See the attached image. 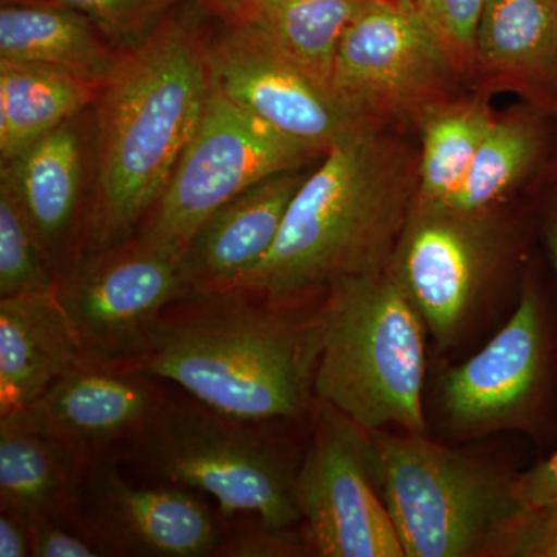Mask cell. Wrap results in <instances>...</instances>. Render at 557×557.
I'll return each mask as SVG.
<instances>
[{
	"instance_id": "31",
	"label": "cell",
	"mask_w": 557,
	"mask_h": 557,
	"mask_svg": "<svg viewBox=\"0 0 557 557\" xmlns=\"http://www.w3.org/2000/svg\"><path fill=\"white\" fill-rule=\"evenodd\" d=\"M298 547L285 537V531L270 530L260 525L258 530L223 533L215 556L265 557L296 555Z\"/></svg>"
},
{
	"instance_id": "11",
	"label": "cell",
	"mask_w": 557,
	"mask_h": 557,
	"mask_svg": "<svg viewBox=\"0 0 557 557\" xmlns=\"http://www.w3.org/2000/svg\"><path fill=\"white\" fill-rule=\"evenodd\" d=\"M500 249L493 212L472 214L416 200L386 273L445 347L471 314Z\"/></svg>"
},
{
	"instance_id": "33",
	"label": "cell",
	"mask_w": 557,
	"mask_h": 557,
	"mask_svg": "<svg viewBox=\"0 0 557 557\" xmlns=\"http://www.w3.org/2000/svg\"><path fill=\"white\" fill-rule=\"evenodd\" d=\"M32 556L30 525L28 519L2 508L0 511V557Z\"/></svg>"
},
{
	"instance_id": "35",
	"label": "cell",
	"mask_w": 557,
	"mask_h": 557,
	"mask_svg": "<svg viewBox=\"0 0 557 557\" xmlns=\"http://www.w3.org/2000/svg\"><path fill=\"white\" fill-rule=\"evenodd\" d=\"M214 20L226 25H239L248 20L265 0H197Z\"/></svg>"
},
{
	"instance_id": "30",
	"label": "cell",
	"mask_w": 557,
	"mask_h": 557,
	"mask_svg": "<svg viewBox=\"0 0 557 557\" xmlns=\"http://www.w3.org/2000/svg\"><path fill=\"white\" fill-rule=\"evenodd\" d=\"M33 557L104 556L94 539L73 520L39 518L28 520Z\"/></svg>"
},
{
	"instance_id": "27",
	"label": "cell",
	"mask_w": 557,
	"mask_h": 557,
	"mask_svg": "<svg viewBox=\"0 0 557 557\" xmlns=\"http://www.w3.org/2000/svg\"><path fill=\"white\" fill-rule=\"evenodd\" d=\"M84 14L119 53L141 46L185 0H49Z\"/></svg>"
},
{
	"instance_id": "16",
	"label": "cell",
	"mask_w": 557,
	"mask_h": 557,
	"mask_svg": "<svg viewBox=\"0 0 557 557\" xmlns=\"http://www.w3.org/2000/svg\"><path fill=\"white\" fill-rule=\"evenodd\" d=\"M469 86L557 119V0H486Z\"/></svg>"
},
{
	"instance_id": "34",
	"label": "cell",
	"mask_w": 557,
	"mask_h": 557,
	"mask_svg": "<svg viewBox=\"0 0 557 557\" xmlns=\"http://www.w3.org/2000/svg\"><path fill=\"white\" fill-rule=\"evenodd\" d=\"M544 208H542V239L549 263L557 276V166L544 182Z\"/></svg>"
},
{
	"instance_id": "15",
	"label": "cell",
	"mask_w": 557,
	"mask_h": 557,
	"mask_svg": "<svg viewBox=\"0 0 557 557\" xmlns=\"http://www.w3.org/2000/svg\"><path fill=\"white\" fill-rule=\"evenodd\" d=\"M95 104L0 161L5 180L30 222L47 263L60 277L83 255L97 174Z\"/></svg>"
},
{
	"instance_id": "25",
	"label": "cell",
	"mask_w": 557,
	"mask_h": 557,
	"mask_svg": "<svg viewBox=\"0 0 557 557\" xmlns=\"http://www.w3.org/2000/svg\"><path fill=\"white\" fill-rule=\"evenodd\" d=\"M366 0H265L242 27L255 33L330 89L347 25Z\"/></svg>"
},
{
	"instance_id": "1",
	"label": "cell",
	"mask_w": 557,
	"mask_h": 557,
	"mask_svg": "<svg viewBox=\"0 0 557 557\" xmlns=\"http://www.w3.org/2000/svg\"><path fill=\"white\" fill-rule=\"evenodd\" d=\"M242 288L172 304L126 357L106 364L171 381L190 398L245 423L302 416L327 330V296L314 310Z\"/></svg>"
},
{
	"instance_id": "21",
	"label": "cell",
	"mask_w": 557,
	"mask_h": 557,
	"mask_svg": "<svg viewBox=\"0 0 557 557\" xmlns=\"http://www.w3.org/2000/svg\"><path fill=\"white\" fill-rule=\"evenodd\" d=\"M557 166V119L523 102L496 115L467 177L446 207L493 212L522 186L544 183Z\"/></svg>"
},
{
	"instance_id": "6",
	"label": "cell",
	"mask_w": 557,
	"mask_h": 557,
	"mask_svg": "<svg viewBox=\"0 0 557 557\" xmlns=\"http://www.w3.org/2000/svg\"><path fill=\"white\" fill-rule=\"evenodd\" d=\"M376 483L406 557L482 556L523 505L515 480L424 435L368 431Z\"/></svg>"
},
{
	"instance_id": "5",
	"label": "cell",
	"mask_w": 557,
	"mask_h": 557,
	"mask_svg": "<svg viewBox=\"0 0 557 557\" xmlns=\"http://www.w3.org/2000/svg\"><path fill=\"white\" fill-rule=\"evenodd\" d=\"M262 426L194 398H166L141 431L124 440V458L160 485L209 494L228 518L249 516L287 531L302 519L295 496L299 465Z\"/></svg>"
},
{
	"instance_id": "10",
	"label": "cell",
	"mask_w": 557,
	"mask_h": 557,
	"mask_svg": "<svg viewBox=\"0 0 557 557\" xmlns=\"http://www.w3.org/2000/svg\"><path fill=\"white\" fill-rule=\"evenodd\" d=\"M295 496L318 556H405L376 483L369 432L325 403H319Z\"/></svg>"
},
{
	"instance_id": "7",
	"label": "cell",
	"mask_w": 557,
	"mask_h": 557,
	"mask_svg": "<svg viewBox=\"0 0 557 557\" xmlns=\"http://www.w3.org/2000/svg\"><path fill=\"white\" fill-rule=\"evenodd\" d=\"M467 86L416 11L366 0L347 25L330 90L358 121L406 132Z\"/></svg>"
},
{
	"instance_id": "32",
	"label": "cell",
	"mask_w": 557,
	"mask_h": 557,
	"mask_svg": "<svg viewBox=\"0 0 557 557\" xmlns=\"http://www.w3.org/2000/svg\"><path fill=\"white\" fill-rule=\"evenodd\" d=\"M515 496L523 507L557 497V449L515 480Z\"/></svg>"
},
{
	"instance_id": "3",
	"label": "cell",
	"mask_w": 557,
	"mask_h": 557,
	"mask_svg": "<svg viewBox=\"0 0 557 557\" xmlns=\"http://www.w3.org/2000/svg\"><path fill=\"white\" fill-rule=\"evenodd\" d=\"M417 188L418 150L405 132L355 127L304 180L265 258L223 288L307 299L386 271Z\"/></svg>"
},
{
	"instance_id": "26",
	"label": "cell",
	"mask_w": 557,
	"mask_h": 557,
	"mask_svg": "<svg viewBox=\"0 0 557 557\" xmlns=\"http://www.w3.org/2000/svg\"><path fill=\"white\" fill-rule=\"evenodd\" d=\"M54 285L57 276L20 200L0 178V298L46 292Z\"/></svg>"
},
{
	"instance_id": "13",
	"label": "cell",
	"mask_w": 557,
	"mask_h": 557,
	"mask_svg": "<svg viewBox=\"0 0 557 557\" xmlns=\"http://www.w3.org/2000/svg\"><path fill=\"white\" fill-rule=\"evenodd\" d=\"M72 520L104 556H215L225 533L186 487L134 486L102 453L84 469Z\"/></svg>"
},
{
	"instance_id": "28",
	"label": "cell",
	"mask_w": 557,
	"mask_h": 557,
	"mask_svg": "<svg viewBox=\"0 0 557 557\" xmlns=\"http://www.w3.org/2000/svg\"><path fill=\"white\" fill-rule=\"evenodd\" d=\"M486 0H413V11L446 51L467 86L471 81L475 35Z\"/></svg>"
},
{
	"instance_id": "14",
	"label": "cell",
	"mask_w": 557,
	"mask_h": 557,
	"mask_svg": "<svg viewBox=\"0 0 557 557\" xmlns=\"http://www.w3.org/2000/svg\"><path fill=\"white\" fill-rule=\"evenodd\" d=\"M211 83L281 134L327 152L361 121L324 84L242 25L215 20L208 42Z\"/></svg>"
},
{
	"instance_id": "29",
	"label": "cell",
	"mask_w": 557,
	"mask_h": 557,
	"mask_svg": "<svg viewBox=\"0 0 557 557\" xmlns=\"http://www.w3.org/2000/svg\"><path fill=\"white\" fill-rule=\"evenodd\" d=\"M482 556L557 557V497L520 508L498 528Z\"/></svg>"
},
{
	"instance_id": "23",
	"label": "cell",
	"mask_w": 557,
	"mask_h": 557,
	"mask_svg": "<svg viewBox=\"0 0 557 557\" xmlns=\"http://www.w3.org/2000/svg\"><path fill=\"white\" fill-rule=\"evenodd\" d=\"M100 89L62 70L0 61V161L91 108Z\"/></svg>"
},
{
	"instance_id": "4",
	"label": "cell",
	"mask_w": 557,
	"mask_h": 557,
	"mask_svg": "<svg viewBox=\"0 0 557 557\" xmlns=\"http://www.w3.org/2000/svg\"><path fill=\"white\" fill-rule=\"evenodd\" d=\"M424 329L386 271L333 285L314 397L366 431L424 435Z\"/></svg>"
},
{
	"instance_id": "18",
	"label": "cell",
	"mask_w": 557,
	"mask_h": 557,
	"mask_svg": "<svg viewBox=\"0 0 557 557\" xmlns=\"http://www.w3.org/2000/svg\"><path fill=\"white\" fill-rule=\"evenodd\" d=\"M311 166L271 175L215 209L183 251L194 295L228 287L265 258Z\"/></svg>"
},
{
	"instance_id": "20",
	"label": "cell",
	"mask_w": 557,
	"mask_h": 557,
	"mask_svg": "<svg viewBox=\"0 0 557 557\" xmlns=\"http://www.w3.org/2000/svg\"><path fill=\"white\" fill-rule=\"evenodd\" d=\"M91 458L73 449L35 405L0 417L2 508L28 520H72L81 478Z\"/></svg>"
},
{
	"instance_id": "19",
	"label": "cell",
	"mask_w": 557,
	"mask_h": 557,
	"mask_svg": "<svg viewBox=\"0 0 557 557\" xmlns=\"http://www.w3.org/2000/svg\"><path fill=\"white\" fill-rule=\"evenodd\" d=\"M86 348L57 289L0 298V417L36 405Z\"/></svg>"
},
{
	"instance_id": "8",
	"label": "cell",
	"mask_w": 557,
	"mask_h": 557,
	"mask_svg": "<svg viewBox=\"0 0 557 557\" xmlns=\"http://www.w3.org/2000/svg\"><path fill=\"white\" fill-rule=\"evenodd\" d=\"M325 153L273 129L211 83L188 148L135 236L183 256L215 209L260 180L309 168Z\"/></svg>"
},
{
	"instance_id": "24",
	"label": "cell",
	"mask_w": 557,
	"mask_h": 557,
	"mask_svg": "<svg viewBox=\"0 0 557 557\" xmlns=\"http://www.w3.org/2000/svg\"><path fill=\"white\" fill-rule=\"evenodd\" d=\"M490 100L485 91L460 94L421 121L417 201L445 205L453 199L496 119Z\"/></svg>"
},
{
	"instance_id": "2",
	"label": "cell",
	"mask_w": 557,
	"mask_h": 557,
	"mask_svg": "<svg viewBox=\"0 0 557 557\" xmlns=\"http://www.w3.org/2000/svg\"><path fill=\"white\" fill-rule=\"evenodd\" d=\"M209 16L197 0L180 3L102 84L83 255L131 240L163 196L211 90Z\"/></svg>"
},
{
	"instance_id": "36",
	"label": "cell",
	"mask_w": 557,
	"mask_h": 557,
	"mask_svg": "<svg viewBox=\"0 0 557 557\" xmlns=\"http://www.w3.org/2000/svg\"><path fill=\"white\" fill-rule=\"evenodd\" d=\"M398 5L405 7V9L413 10V0H394Z\"/></svg>"
},
{
	"instance_id": "17",
	"label": "cell",
	"mask_w": 557,
	"mask_h": 557,
	"mask_svg": "<svg viewBox=\"0 0 557 557\" xmlns=\"http://www.w3.org/2000/svg\"><path fill=\"white\" fill-rule=\"evenodd\" d=\"M166 398L152 376L87 361L61 376L35 406L73 449L91 458L141 431Z\"/></svg>"
},
{
	"instance_id": "9",
	"label": "cell",
	"mask_w": 557,
	"mask_h": 557,
	"mask_svg": "<svg viewBox=\"0 0 557 557\" xmlns=\"http://www.w3.org/2000/svg\"><path fill=\"white\" fill-rule=\"evenodd\" d=\"M54 289L90 362L126 357L164 310L194 295L183 256L137 236L84 252Z\"/></svg>"
},
{
	"instance_id": "12",
	"label": "cell",
	"mask_w": 557,
	"mask_h": 557,
	"mask_svg": "<svg viewBox=\"0 0 557 557\" xmlns=\"http://www.w3.org/2000/svg\"><path fill=\"white\" fill-rule=\"evenodd\" d=\"M548 325L544 299L527 281L518 309L482 350L440 381L450 431L480 437L531 426L548 386Z\"/></svg>"
},
{
	"instance_id": "22",
	"label": "cell",
	"mask_w": 557,
	"mask_h": 557,
	"mask_svg": "<svg viewBox=\"0 0 557 557\" xmlns=\"http://www.w3.org/2000/svg\"><path fill=\"white\" fill-rule=\"evenodd\" d=\"M120 58L78 11L49 0H2L0 61L46 65L101 87Z\"/></svg>"
}]
</instances>
